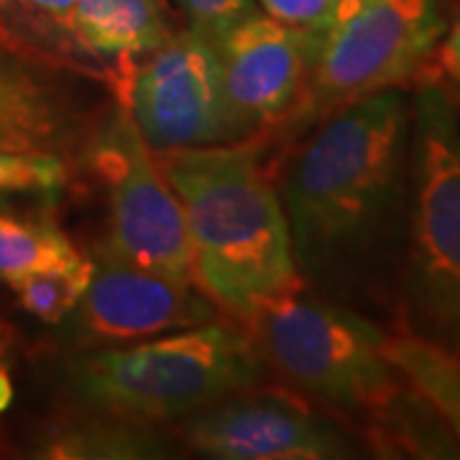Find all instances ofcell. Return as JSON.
Instances as JSON below:
<instances>
[{
	"mask_svg": "<svg viewBox=\"0 0 460 460\" xmlns=\"http://www.w3.org/2000/svg\"><path fill=\"white\" fill-rule=\"evenodd\" d=\"M410 128L402 87L356 100L317 123L277 187L305 287L371 320L396 323Z\"/></svg>",
	"mask_w": 460,
	"mask_h": 460,
	"instance_id": "6da1fadb",
	"label": "cell"
},
{
	"mask_svg": "<svg viewBox=\"0 0 460 460\" xmlns=\"http://www.w3.org/2000/svg\"><path fill=\"white\" fill-rule=\"evenodd\" d=\"M261 151L246 138L154 154L180 199L195 284L238 323L271 296L307 289Z\"/></svg>",
	"mask_w": 460,
	"mask_h": 460,
	"instance_id": "7a4b0ae2",
	"label": "cell"
},
{
	"mask_svg": "<svg viewBox=\"0 0 460 460\" xmlns=\"http://www.w3.org/2000/svg\"><path fill=\"white\" fill-rule=\"evenodd\" d=\"M241 325L266 366L356 425L376 450L432 447V410L384 358L376 320L296 289L261 302Z\"/></svg>",
	"mask_w": 460,
	"mask_h": 460,
	"instance_id": "3957f363",
	"label": "cell"
},
{
	"mask_svg": "<svg viewBox=\"0 0 460 460\" xmlns=\"http://www.w3.org/2000/svg\"><path fill=\"white\" fill-rule=\"evenodd\" d=\"M263 368L246 332L215 320L83 353L66 366V381L90 411L154 428L253 389Z\"/></svg>",
	"mask_w": 460,
	"mask_h": 460,
	"instance_id": "277c9868",
	"label": "cell"
},
{
	"mask_svg": "<svg viewBox=\"0 0 460 460\" xmlns=\"http://www.w3.org/2000/svg\"><path fill=\"white\" fill-rule=\"evenodd\" d=\"M394 325L460 356V120L429 75L411 98L410 210Z\"/></svg>",
	"mask_w": 460,
	"mask_h": 460,
	"instance_id": "5b68a950",
	"label": "cell"
},
{
	"mask_svg": "<svg viewBox=\"0 0 460 460\" xmlns=\"http://www.w3.org/2000/svg\"><path fill=\"white\" fill-rule=\"evenodd\" d=\"M438 0H371L323 39L295 111L296 126L320 123L356 100L422 77L445 33Z\"/></svg>",
	"mask_w": 460,
	"mask_h": 460,
	"instance_id": "8992f818",
	"label": "cell"
},
{
	"mask_svg": "<svg viewBox=\"0 0 460 460\" xmlns=\"http://www.w3.org/2000/svg\"><path fill=\"white\" fill-rule=\"evenodd\" d=\"M87 159L108 190V241L102 248L131 266L195 284L180 199L126 108L100 123Z\"/></svg>",
	"mask_w": 460,
	"mask_h": 460,
	"instance_id": "52a82bcc",
	"label": "cell"
},
{
	"mask_svg": "<svg viewBox=\"0 0 460 460\" xmlns=\"http://www.w3.org/2000/svg\"><path fill=\"white\" fill-rule=\"evenodd\" d=\"M123 100L154 154L230 141L217 51L192 29L169 33L126 72Z\"/></svg>",
	"mask_w": 460,
	"mask_h": 460,
	"instance_id": "ba28073f",
	"label": "cell"
},
{
	"mask_svg": "<svg viewBox=\"0 0 460 460\" xmlns=\"http://www.w3.org/2000/svg\"><path fill=\"white\" fill-rule=\"evenodd\" d=\"M323 39L256 11L215 41L230 141L261 138L287 120L307 87Z\"/></svg>",
	"mask_w": 460,
	"mask_h": 460,
	"instance_id": "9c48e42d",
	"label": "cell"
},
{
	"mask_svg": "<svg viewBox=\"0 0 460 460\" xmlns=\"http://www.w3.org/2000/svg\"><path fill=\"white\" fill-rule=\"evenodd\" d=\"M192 450L220 460H330L348 458L350 443L299 394L251 389L226 396L181 420Z\"/></svg>",
	"mask_w": 460,
	"mask_h": 460,
	"instance_id": "30bf717a",
	"label": "cell"
},
{
	"mask_svg": "<svg viewBox=\"0 0 460 460\" xmlns=\"http://www.w3.org/2000/svg\"><path fill=\"white\" fill-rule=\"evenodd\" d=\"M95 271L75 307V328L84 343L123 345L174 330L198 328L223 320L198 284L166 279L120 261L100 246Z\"/></svg>",
	"mask_w": 460,
	"mask_h": 460,
	"instance_id": "8fae6325",
	"label": "cell"
},
{
	"mask_svg": "<svg viewBox=\"0 0 460 460\" xmlns=\"http://www.w3.org/2000/svg\"><path fill=\"white\" fill-rule=\"evenodd\" d=\"M69 115L62 98L36 69L0 51V151L59 154Z\"/></svg>",
	"mask_w": 460,
	"mask_h": 460,
	"instance_id": "7c38bea8",
	"label": "cell"
},
{
	"mask_svg": "<svg viewBox=\"0 0 460 460\" xmlns=\"http://www.w3.org/2000/svg\"><path fill=\"white\" fill-rule=\"evenodd\" d=\"M65 26L80 47L123 72L169 36L159 0H75Z\"/></svg>",
	"mask_w": 460,
	"mask_h": 460,
	"instance_id": "4fadbf2b",
	"label": "cell"
},
{
	"mask_svg": "<svg viewBox=\"0 0 460 460\" xmlns=\"http://www.w3.org/2000/svg\"><path fill=\"white\" fill-rule=\"evenodd\" d=\"M381 353L460 445V356L407 330L381 335Z\"/></svg>",
	"mask_w": 460,
	"mask_h": 460,
	"instance_id": "5bb4252c",
	"label": "cell"
},
{
	"mask_svg": "<svg viewBox=\"0 0 460 460\" xmlns=\"http://www.w3.org/2000/svg\"><path fill=\"white\" fill-rule=\"evenodd\" d=\"M166 453L169 447L151 425L98 411L54 429L44 443L47 458L66 460H144L164 458Z\"/></svg>",
	"mask_w": 460,
	"mask_h": 460,
	"instance_id": "9a60e30c",
	"label": "cell"
},
{
	"mask_svg": "<svg viewBox=\"0 0 460 460\" xmlns=\"http://www.w3.org/2000/svg\"><path fill=\"white\" fill-rule=\"evenodd\" d=\"M75 256L80 251L51 217L0 213V281L11 284Z\"/></svg>",
	"mask_w": 460,
	"mask_h": 460,
	"instance_id": "2e32d148",
	"label": "cell"
},
{
	"mask_svg": "<svg viewBox=\"0 0 460 460\" xmlns=\"http://www.w3.org/2000/svg\"><path fill=\"white\" fill-rule=\"evenodd\" d=\"M93 271H95V261L80 253L69 261L54 263L21 279H13L8 287L13 289L26 313L39 317L41 323H62L80 305V299L90 287Z\"/></svg>",
	"mask_w": 460,
	"mask_h": 460,
	"instance_id": "e0dca14e",
	"label": "cell"
},
{
	"mask_svg": "<svg viewBox=\"0 0 460 460\" xmlns=\"http://www.w3.org/2000/svg\"><path fill=\"white\" fill-rule=\"evenodd\" d=\"M66 181L65 159L59 154H16L0 151V195L47 192Z\"/></svg>",
	"mask_w": 460,
	"mask_h": 460,
	"instance_id": "ac0fdd59",
	"label": "cell"
},
{
	"mask_svg": "<svg viewBox=\"0 0 460 460\" xmlns=\"http://www.w3.org/2000/svg\"><path fill=\"white\" fill-rule=\"evenodd\" d=\"M174 3L190 18V29L205 36L210 44L259 11L256 0H174Z\"/></svg>",
	"mask_w": 460,
	"mask_h": 460,
	"instance_id": "d6986e66",
	"label": "cell"
},
{
	"mask_svg": "<svg viewBox=\"0 0 460 460\" xmlns=\"http://www.w3.org/2000/svg\"><path fill=\"white\" fill-rule=\"evenodd\" d=\"M263 13L292 29L325 33L338 23L341 0H261Z\"/></svg>",
	"mask_w": 460,
	"mask_h": 460,
	"instance_id": "ffe728a7",
	"label": "cell"
},
{
	"mask_svg": "<svg viewBox=\"0 0 460 460\" xmlns=\"http://www.w3.org/2000/svg\"><path fill=\"white\" fill-rule=\"evenodd\" d=\"M432 57L438 62V69L460 93V16L453 21L450 29H445L443 39L438 41V49Z\"/></svg>",
	"mask_w": 460,
	"mask_h": 460,
	"instance_id": "44dd1931",
	"label": "cell"
},
{
	"mask_svg": "<svg viewBox=\"0 0 460 460\" xmlns=\"http://www.w3.org/2000/svg\"><path fill=\"white\" fill-rule=\"evenodd\" d=\"M18 3L26 5V8H31L36 13H41V16L54 18L59 23H66L69 11L75 5V0H18Z\"/></svg>",
	"mask_w": 460,
	"mask_h": 460,
	"instance_id": "7402d4cb",
	"label": "cell"
},
{
	"mask_svg": "<svg viewBox=\"0 0 460 460\" xmlns=\"http://www.w3.org/2000/svg\"><path fill=\"white\" fill-rule=\"evenodd\" d=\"M11 399H13V384H11V376H8V368L0 361V411L8 410Z\"/></svg>",
	"mask_w": 460,
	"mask_h": 460,
	"instance_id": "603a6c76",
	"label": "cell"
},
{
	"mask_svg": "<svg viewBox=\"0 0 460 460\" xmlns=\"http://www.w3.org/2000/svg\"><path fill=\"white\" fill-rule=\"evenodd\" d=\"M366 3H371V0H341V16H338V21H343V18H348L350 13H356V11L363 8Z\"/></svg>",
	"mask_w": 460,
	"mask_h": 460,
	"instance_id": "cb8c5ba5",
	"label": "cell"
},
{
	"mask_svg": "<svg viewBox=\"0 0 460 460\" xmlns=\"http://www.w3.org/2000/svg\"><path fill=\"white\" fill-rule=\"evenodd\" d=\"M8 5V0H0V21H3V8Z\"/></svg>",
	"mask_w": 460,
	"mask_h": 460,
	"instance_id": "d4e9b609",
	"label": "cell"
}]
</instances>
